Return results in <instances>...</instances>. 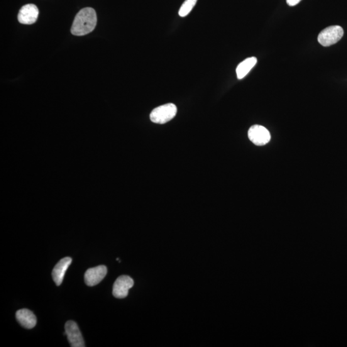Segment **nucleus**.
<instances>
[{
  "mask_svg": "<svg viewBox=\"0 0 347 347\" xmlns=\"http://www.w3.org/2000/svg\"><path fill=\"white\" fill-rule=\"evenodd\" d=\"M16 319L21 326L31 329L36 326L37 319L35 314L30 310L22 309L16 312Z\"/></svg>",
  "mask_w": 347,
  "mask_h": 347,
  "instance_id": "obj_10",
  "label": "nucleus"
},
{
  "mask_svg": "<svg viewBox=\"0 0 347 347\" xmlns=\"http://www.w3.org/2000/svg\"><path fill=\"white\" fill-rule=\"evenodd\" d=\"M177 111L175 104L168 103L162 105L153 110L150 114V119L155 124H165L175 118Z\"/></svg>",
  "mask_w": 347,
  "mask_h": 347,
  "instance_id": "obj_2",
  "label": "nucleus"
},
{
  "mask_svg": "<svg viewBox=\"0 0 347 347\" xmlns=\"http://www.w3.org/2000/svg\"><path fill=\"white\" fill-rule=\"evenodd\" d=\"M107 268L105 266H99L90 268L84 275V281L89 286H95L101 282L107 274Z\"/></svg>",
  "mask_w": 347,
  "mask_h": 347,
  "instance_id": "obj_7",
  "label": "nucleus"
},
{
  "mask_svg": "<svg viewBox=\"0 0 347 347\" xmlns=\"http://www.w3.org/2000/svg\"><path fill=\"white\" fill-rule=\"evenodd\" d=\"M256 63H257V59L255 57L247 58L241 62L236 69L238 79H243L245 77L251 69L255 67Z\"/></svg>",
  "mask_w": 347,
  "mask_h": 347,
  "instance_id": "obj_11",
  "label": "nucleus"
},
{
  "mask_svg": "<svg viewBox=\"0 0 347 347\" xmlns=\"http://www.w3.org/2000/svg\"><path fill=\"white\" fill-rule=\"evenodd\" d=\"M39 10L34 4L25 5L19 10L18 19L19 23L32 24L36 23L38 18Z\"/></svg>",
  "mask_w": 347,
  "mask_h": 347,
  "instance_id": "obj_8",
  "label": "nucleus"
},
{
  "mask_svg": "<svg viewBox=\"0 0 347 347\" xmlns=\"http://www.w3.org/2000/svg\"><path fill=\"white\" fill-rule=\"evenodd\" d=\"M197 0H185L184 3L182 4V7L179 11V15L181 17H186L189 14L193 8H194L195 4H196Z\"/></svg>",
  "mask_w": 347,
  "mask_h": 347,
  "instance_id": "obj_12",
  "label": "nucleus"
},
{
  "mask_svg": "<svg viewBox=\"0 0 347 347\" xmlns=\"http://www.w3.org/2000/svg\"><path fill=\"white\" fill-rule=\"evenodd\" d=\"M134 281L127 275L119 277L114 282L113 287V295L117 299H124L128 295L129 290L133 287Z\"/></svg>",
  "mask_w": 347,
  "mask_h": 347,
  "instance_id": "obj_6",
  "label": "nucleus"
},
{
  "mask_svg": "<svg viewBox=\"0 0 347 347\" xmlns=\"http://www.w3.org/2000/svg\"><path fill=\"white\" fill-rule=\"evenodd\" d=\"M301 1L302 0H286L288 6L291 7L297 6V5L299 4Z\"/></svg>",
  "mask_w": 347,
  "mask_h": 347,
  "instance_id": "obj_13",
  "label": "nucleus"
},
{
  "mask_svg": "<svg viewBox=\"0 0 347 347\" xmlns=\"http://www.w3.org/2000/svg\"><path fill=\"white\" fill-rule=\"evenodd\" d=\"M344 31L341 26L334 25L329 26L320 33L317 41L320 45L330 46L338 43L343 36Z\"/></svg>",
  "mask_w": 347,
  "mask_h": 347,
  "instance_id": "obj_3",
  "label": "nucleus"
},
{
  "mask_svg": "<svg viewBox=\"0 0 347 347\" xmlns=\"http://www.w3.org/2000/svg\"><path fill=\"white\" fill-rule=\"evenodd\" d=\"M248 137L256 146H263L271 140L270 132L262 126H251L248 131Z\"/></svg>",
  "mask_w": 347,
  "mask_h": 347,
  "instance_id": "obj_5",
  "label": "nucleus"
},
{
  "mask_svg": "<svg viewBox=\"0 0 347 347\" xmlns=\"http://www.w3.org/2000/svg\"><path fill=\"white\" fill-rule=\"evenodd\" d=\"M72 262V258H63L61 259L60 262H59L57 265H55L54 268H53L52 271V278L55 284L58 285V286L62 283L66 271H67V269L69 267Z\"/></svg>",
  "mask_w": 347,
  "mask_h": 347,
  "instance_id": "obj_9",
  "label": "nucleus"
},
{
  "mask_svg": "<svg viewBox=\"0 0 347 347\" xmlns=\"http://www.w3.org/2000/svg\"><path fill=\"white\" fill-rule=\"evenodd\" d=\"M65 334L72 347H84V339L77 324L73 321H68L65 324Z\"/></svg>",
  "mask_w": 347,
  "mask_h": 347,
  "instance_id": "obj_4",
  "label": "nucleus"
},
{
  "mask_svg": "<svg viewBox=\"0 0 347 347\" xmlns=\"http://www.w3.org/2000/svg\"><path fill=\"white\" fill-rule=\"evenodd\" d=\"M96 12L91 7H85L78 12L73 21L71 33L82 36L92 33L97 25Z\"/></svg>",
  "mask_w": 347,
  "mask_h": 347,
  "instance_id": "obj_1",
  "label": "nucleus"
}]
</instances>
